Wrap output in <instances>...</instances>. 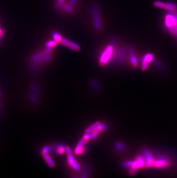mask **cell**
<instances>
[{"instance_id":"8","label":"cell","mask_w":177,"mask_h":178,"mask_svg":"<svg viewBox=\"0 0 177 178\" xmlns=\"http://www.w3.org/2000/svg\"><path fill=\"white\" fill-rule=\"evenodd\" d=\"M152 59H153V56L151 54H148L146 55V56L144 57V59L143 60V62L142 63V68L143 70H146L147 68L148 64L150 62Z\"/></svg>"},{"instance_id":"19","label":"cell","mask_w":177,"mask_h":178,"mask_svg":"<svg viewBox=\"0 0 177 178\" xmlns=\"http://www.w3.org/2000/svg\"><path fill=\"white\" fill-rule=\"evenodd\" d=\"M2 34H3V32H2V29H0V39H1V36H2Z\"/></svg>"},{"instance_id":"9","label":"cell","mask_w":177,"mask_h":178,"mask_svg":"<svg viewBox=\"0 0 177 178\" xmlns=\"http://www.w3.org/2000/svg\"><path fill=\"white\" fill-rule=\"evenodd\" d=\"M105 128V126L102 125H99L98 126L95 128V129L92 131V133L91 134H90V137L91 138H96V137L97 136V135L99 134L100 133V132H101L103 128Z\"/></svg>"},{"instance_id":"7","label":"cell","mask_w":177,"mask_h":178,"mask_svg":"<svg viewBox=\"0 0 177 178\" xmlns=\"http://www.w3.org/2000/svg\"><path fill=\"white\" fill-rule=\"evenodd\" d=\"M67 155V158H68V163H69V165L72 167L74 169H79L80 168V165H78V164L77 163V161H75V158L73 157L72 153L71 154Z\"/></svg>"},{"instance_id":"16","label":"cell","mask_w":177,"mask_h":178,"mask_svg":"<svg viewBox=\"0 0 177 178\" xmlns=\"http://www.w3.org/2000/svg\"><path fill=\"white\" fill-rule=\"evenodd\" d=\"M64 7H65V9H66V10L67 11V12H73V8H71L70 7H69V5L66 4L64 5Z\"/></svg>"},{"instance_id":"14","label":"cell","mask_w":177,"mask_h":178,"mask_svg":"<svg viewBox=\"0 0 177 178\" xmlns=\"http://www.w3.org/2000/svg\"><path fill=\"white\" fill-rule=\"evenodd\" d=\"M130 60H131V62H132V65L134 66L135 67L137 66V59H136V57H135L134 54H133L132 52H131V57H130Z\"/></svg>"},{"instance_id":"10","label":"cell","mask_w":177,"mask_h":178,"mask_svg":"<svg viewBox=\"0 0 177 178\" xmlns=\"http://www.w3.org/2000/svg\"><path fill=\"white\" fill-rule=\"evenodd\" d=\"M100 124V122H95L94 124H92L89 127H88V128H86V129L85 130V133H91L92 131H93L95 129V128H96Z\"/></svg>"},{"instance_id":"3","label":"cell","mask_w":177,"mask_h":178,"mask_svg":"<svg viewBox=\"0 0 177 178\" xmlns=\"http://www.w3.org/2000/svg\"><path fill=\"white\" fill-rule=\"evenodd\" d=\"M113 46L112 45L108 46L105 49V51L103 52L101 57L100 59V64L101 65H104L105 64L109 61L110 57L113 53Z\"/></svg>"},{"instance_id":"15","label":"cell","mask_w":177,"mask_h":178,"mask_svg":"<svg viewBox=\"0 0 177 178\" xmlns=\"http://www.w3.org/2000/svg\"><path fill=\"white\" fill-rule=\"evenodd\" d=\"M57 151H58V153H59V154L62 155V154H63L65 151H66V149H65L63 146H61L58 147Z\"/></svg>"},{"instance_id":"13","label":"cell","mask_w":177,"mask_h":178,"mask_svg":"<svg viewBox=\"0 0 177 178\" xmlns=\"http://www.w3.org/2000/svg\"><path fill=\"white\" fill-rule=\"evenodd\" d=\"M53 36L54 39L55 41H56L57 42H61V41L62 40V38L61 36V35L59 34H58V32H54L53 34Z\"/></svg>"},{"instance_id":"5","label":"cell","mask_w":177,"mask_h":178,"mask_svg":"<svg viewBox=\"0 0 177 178\" xmlns=\"http://www.w3.org/2000/svg\"><path fill=\"white\" fill-rule=\"evenodd\" d=\"M42 155L48 165L50 166V167H54V166H55V163H54L53 160H52V158H51L50 155H49L48 147L45 146L43 148L42 150Z\"/></svg>"},{"instance_id":"20","label":"cell","mask_w":177,"mask_h":178,"mask_svg":"<svg viewBox=\"0 0 177 178\" xmlns=\"http://www.w3.org/2000/svg\"><path fill=\"white\" fill-rule=\"evenodd\" d=\"M59 2H63V1H64V0H59Z\"/></svg>"},{"instance_id":"11","label":"cell","mask_w":177,"mask_h":178,"mask_svg":"<svg viewBox=\"0 0 177 178\" xmlns=\"http://www.w3.org/2000/svg\"><path fill=\"white\" fill-rule=\"evenodd\" d=\"M85 152V148H83V146H78L77 145L76 148L74 150V153L75 155H80Z\"/></svg>"},{"instance_id":"4","label":"cell","mask_w":177,"mask_h":178,"mask_svg":"<svg viewBox=\"0 0 177 178\" xmlns=\"http://www.w3.org/2000/svg\"><path fill=\"white\" fill-rule=\"evenodd\" d=\"M61 43L63 45L66 46V47L71 49V50L74 51H78L80 50V46H79L78 44L74 42H73L71 41H70L67 39H65V38L63 39V38H62Z\"/></svg>"},{"instance_id":"6","label":"cell","mask_w":177,"mask_h":178,"mask_svg":"<svg viewBox=\"0 0 177 178\" xmlns=\"http://www.w3.org/2000/svg\"><path fill=\"white\" fill-rule=\"evenodd\" d=\"M144 165H145V163H144L143 158H142L141 157H137L135 161L132 163L131 171H130V173H134L136 169L143 167Z\"/></svg>"},{"instance_id":"2","label":"cell","mask_w":177,"mask_h":178,"mask_svg":"<svg viewBox=\"0 0 177 178\" xmlns=\"http://www.w3.org/2000/svg\"><path fill=\"white\" fill-rule=\"evenodd\" d=\"M90 13L94 23V26L97 30L102 29V20L99 7L96 4H92L90 7Z\"/></svg>"},{"instance_id":"1","label":"cell","mask_w":177,"mask_h":178,"mask_svg":"<svg viewBox=\"0 0 177 178\" xmlns=\"http://www.w3.org/2000/svg\"><path fill=\"white\" fill-rule=\"evenodd\" d=\"M165 25L168 31L177 38V13L166 15Z\"/></svg>"},{"instance_id":"21","label":"cell","mask_w":177,"mask_h":178,"mask_svg":"<svg viewBox=\"0 0 177 178\" xmlns=\"http://www.w3.org/2000/svg\"><path fill=\"white\" fill-rule=\"evenodd\" d=\"M0 96H1V94H0Z\"/></svg>"},{"instance_id":"17","label":"cell","mask_w":177,"mask_h":178,"mask_svg":"<svg viewBox=\"0 0 177 178\" xmlns=\"http://www.w3.org/2000/svg\"><path fill=\"white\" fill-rule=\"evenodd\" d=\"M132 163V162H130V161H129V162H127L125 163V165H126V167H130V166H131Z\"/></svg>"},{"instance_id":"18","label":"cell","mask_w":177,"mask_h":178,"mask_svg":"<svg viewBox=\"0 0 177 178\" xmlns=\"http://www.w3.org/2000/svg\"><path fill=\"white\" fill-rule=\"evenodd\" d=\"M70 2H71V4H75L77 1H76V0H70Z\"/></svg>"},{"instance_id":"12","label":"cell","mask_w":177,"mask_h":178,"mask_svg":"<svg viewBox=\"0 0 177 178\" xmlns=\"http://www.w3.org/2000/svg\"><path fill=\"white\" fill-rule=\"evenodd\" d=\"M58 42H57L56 41H55V40H50V41H48L47 43H45V46L47 47H50V48H53L54 47H56V46H58Z\"/></svg>"}]
</instances>
